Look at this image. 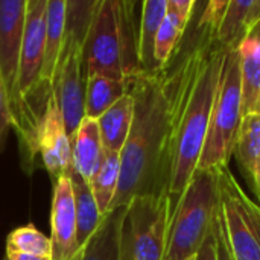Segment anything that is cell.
Here are the masks:
<instances>
[{
	"label": "cell",
	"mask_w": 260,
	"mask_h": 260,
	"mask_svg": "<svg viewBox=\"0 0 260 260\" xmlns=\"http://www.w3.org/2000/svg\"><path fill=\"white\" fill-rule=\"evenodd\" d=\"M219 209L216 171H197L171 212L163 260L193 257L206 241Z\"/></svg>",
	"instance_id": "4"
},
{
	"label": "cell",
	"mask_w": 260,
	"mask_h": 260,
	"mask_svg": "<svg viewBox=\"0 0 260 260\" xmlns=\"http://www.w3.org/2000/svg\"><path fill=\"white\" fill-rule=\"evenodd\" d=\"M233 155L260 207V113L242 117Z\"/></svg>",
	"instance_id": "13"
},
{
	"label": "cell",
	"mask_w": 260,
	"mask_h": 260,
	"mask_svg": "<svg viewBox=\"0 0 260 260\" xmlns=\"http://www.w3.org/2000/svg\"><path fill=\"white\" fill-rule=\"evenodd\" d=\"M6 253L52 257L50 238H47L32 224L17 227L6 238Z\"/></svg>",
	"instance_id": "23"
},
{
	"label": "cell",
	"mask_w": 260,
	"mask_h": 260,
	"mask_svg": "<svg viewBox=\"0 0 260 260\" xmlns=\"http://www.w3.org/2000/svg\"><path fill=\"white\" fill-rule=\"evenodd\" d=\"M26 11L27 0H0V75L8 91L9 107L15 93Z\"/></svg>",
	"instance_id": "10"
},
{
	"label": "cell",
	"mask_w": 260,
	"mask_h": 260,
	"mask_svg": "<svg viewBox=\"0 0 260 260\" xmlns=\"http://www.w3.org/2000/svg\"><path fill=\"white\" fill-rule=\"evenodd\" d=\"M32 155L35 166V158L37 155L40 157V165L47 171L53 183L59 177L70 174L73 169L72 142L66 131L64 119L53 93L49 96L44 113L37 125L32 143Z\"/></svg>",
	"instance_id": "8"
},
{
	"label": "cell",
	"mask_w": 260,
	"mask_h": 260,
	"mask_svg": "<svg viewBox=\"0 0 260 260\" xmlns=\"http://www.w3.org/2000/svg\"><path fill=\"white\" fill-rule=\"evenodd\" d=\"M230 0H210L206 3V8L198 20V26L201 29L210 30L218 35L219 26L222 23V18L225 15L227 6Z\"/></svg>",
	"instance_id": "24"
},
{
	"label": "cell",
	"mask_w": 260,
	"mask_h": 260,
	"mask_svg": "<svg viewBox=\"0 0 260 260\" xmlns=\"http://www.w3.org/2000/svg\"><path fill=\"white\" fill-rule=\"evenodd\" d=\"M227 47L216 34L197 27L184 50L168 64L172 76V134L169 146L168 197L171 212L193 178L207 139Z\"/></svg>",
	"instance_id": "1"
},
{
	"label": "cell",
	"mask_w": 260,
	"mask_h": 260,
	"mask_svg": "<svg viewBox=\"0 0 260 260\" xmlns=\"http://www.w3.org/2000/svg\"><path fill=\"white\" fill-rule=\"evenodd\" d=\"M105 149L102 145L98 120L84 117L75 137L72 139L73 169L87 181L99 171Z\"/></svg>",
	"instance_id": "16"
},
{
	"label": "cell",
	"mask_w": 260,
	"mask_h": 260,
	"mask_svg": "<svg viewBox=\"0 0 260 260\" xmlns=\"http://www.w3.org/2000/svg\"><path fill=\"white\" fill-rule=\"evenodd\" d=\"M213 235H215V241H216V259L218 260H236L229 241H227V235H225V227H224V219H222V212L221 207L218 209L215 219H213Z\"/></svg>",
	"instance_id": "26"
},
{
	"label": "cell",
	"mask_w": 260,
	"mask_h": 260,
	"mask_svg": "<svg viewBox=\"0 0 260 260\" xmlns=\"http://www.w3.org/2000/svg\"><path fill=\"white\" fill-rule=\"evenodd\" d=\"M168 12V0H145L142 2L140 24H139V61L142 73L152 75L158 69L154 58V47L158 29Z\"/></svg>",
	"instance_id": "18"
},
{
	"label": "cell",
	"mask_w": 260,
	"mask_h": 260,
	"mask_svg": "<svg viewBox=\"0 0 260 260\" xmlns=\"http://www.w3.org/2000/svg\"><path fill=\"white\" fill-rule=\"evenodd\" d=\"M64 30H66V0H47L44 59H43V70H41V88L47 96L52 93L53 78L64 44Z\"/></svg>",
	"instance_id": "14"
},
{
	"label": "cell",
	"mask_w": 260,
	"mask_h": 260,
	"mask_svg": "<svg viewBox=\"0 0 260 260\" xmlns=\"http://www.w3.org/2000/svg\"><path fill=\"white\" fill-rule=\"evenodd\" d=\"M126 206L110 210L73 260H120V238Z\"/></svg>",
	"instance_id": "15"
},
{
	"label": "cell",
	"mask_w": 260,
	"mask_h": 260,
	"mask_svg": "<svg viewBox=\"0 0 260 260\" xmlns=\"http://www.w3.org/2000/svg\"><path fill=\"white\" fill-rule=\"evenodd\" d=\"M129 81L105 75H90L85 82V117L98 120L110 107L128 93Z\"/></svg>",
	"instance_id": "20"
},
{
	"label": "cell",
	"mask_w": 260,
	"mask_h": 260,
	"mask_svg": "<svg viewBox=\"0 0 260 260\" xmlns=\"http://www.w3.org/2000/svg\"><path fill=\"white\" fill-rule=\"evenodd\" d=\"M197 6L195 0H168V12L158 29L154 47L158 69H165L178 52Z\"/></svg>",
	"instance_id": "12"
},
{
	"label": "cell",
	"mask_w": 260,
	"mask_h": 260,
	"mask_svg": "<svg viewBox=\"0 0 260 260\" xmlns=\"http://www.w3.org/2000/svg\"><path fill=\"white\" fill-rule=\"evenodd\" d=\"M128 93L134 99V119L120 152L119 187L110 210L128 206L139 197L168 193L172 134L169 67L131 79Z\"/></svg>",
	"instance_id": "2"
},
{
	"label": "cell",
	"mask_w": 260,
	"mask_h": 260,
	"mask_svg": "<svg viewBox=\"0 0 260 260\" xmlns=\"http://www.w3.org/2000/svg\"><path fill=\"white\" fill-rule=\"evenodd\" d=\"M72 190L76 209V224H78V247L81 248L88 242L93 233L98 230L104 221V215L99 212L96 200L91 193L90 184L84 180L75 169L70 171Z\"/></svg>",
	"instance_id": "19"
},
{
	"label": "cell",
	"mask_w": 260,
	"mask_h": 260,
	"mask_svg": "<svg viewBox=\"0 0 260 260\" xmlns=\"http://www.w3.org/2000/svg\"><path fill=\"white\" fill-rule=\"evenodd\" d=\"M11 128H12V113L9 107V98L0 75V152L5 149L6 139L9 136Z\"/></svg>",
	"instance_id": "25"
},
{
	"label": "cell",
	"mask_w": 260,
	"mask_h": 260,
	"mask_svg": "<svg viewBox=\"0 0 260 260\" xmlns=\"http://www.w3.org/2000/svg\"><path fill=\"white\" fill-rule=\"evenodd\" d=\"M119 175H120V154L105 151L104 161L99 171L88 181L91 193L99 207V212L104 216L110 212L114 197L117 193Z\"/></svg>",
	"instance_id": "22"
},
{
	"label": "cell",
	"mask_w": 260,
	"mask_h": 260,
	"mask_svg": "<svg viewBox=\"0 0 260 260\" xmlns=\"http://www.w3.org/2000/svg\"><path fill=\"white\" fill-rule=\"evenodd\" d=\"M52 260H73L78 253V224L70 174L53 183L50 212Z\"/></svg>",
	"instance_id": "9"
},
{
	"label": "cell",
	"mask_w": 260,
	"mask_h": 260,
	"mask_svg": "<svg viewBox=\"0 0 260 260\" xmlns=\"http://www.w3.org/2000/svg\"><path fill=\"white\" fill-rule=\"evenodd\" d=\"M260 20V0H230L216 41L222 46L236 47L247 29Z\"/></svg>",
	"instance_id": "21"
},
{
	"label": "cell",
	"mask_w": 260,
	"mask_h": 260,
	"mask_svg": "<svg viewBox=\"0 0 260 260\" xmlns=\"http://www.w3.org/2000/svg\"><path fill=\"white\" fill-rule=\"evenodd\" d=\"M5 260H52L46 256H34V254H18V253H6Z\"/></svg>",
	"instance_id": "28"
},
{
	"label": "cell",
	"mask_w": 260,
	"mask_h": 260,
	"mask_svg": "<svg viewBox=\"0 0 260 260\" xmlns=\"http://www.w3.org/2000/svg\"><path fill=\"white\" fill-rule=\"evenodd\" d=\"M171 221L168 193L134 198L126 206L120 260H163Z\"/></svg>",
	"instance_id": "6"
},
{
	"label": "cell",
	"mask_w": 260,
	"mask_h": 260,
	"mask_svg": "<svg viewBox=\"0 0 260 260\" xmlns=\"http://www.w3.org/2000/svg\"><path fill=\"white\" fill-rule=\"evenodd\" d=\"M187 260H197V254H195L193 257H190V259H187Z\"/></svg>",
	"instance_id": "29"
},
{
	"label": "cell",
	"mask_w": 260,
	"mask_h": 260,
	"mask_svg": "<svg viewBox=\"0 0 260 260\" xmlns=\"http://www.w3.org/2000/svg\"><path fill=\"white\" fill-rule=\"evenodd\" d=\"M242 75V117L260 113V20L253 23L236 46Z\"/></svg>",
	"instance_id": "11"
},
{
	"label": "cell",
	"mask_w": 260,
	"mask_h": 260,
	"mask_svg": "<svg viewBox=\"0 0 260 260\" xmlns=\"http://www.w3.org/2000/svg\"><path fill=\"white\" fill-rule=\"evenodd\" d=\"M219 207L236 260H260V207L236 183L229 166L218 169Z\"/></svg>",
	"instance_id": "7"
},
{
	"label": "cell",
	"mask_w": 260,
	"mask_h": 260,
	"mask_svg": "<svg viewBox=\"0 0 260 260\" xmlns=\"http://www.w3.org/2000/svg\"><path fill=\"white\" fill-rule=\"evenodd\" d=\"M134 119V99L129 93L122 96L99 119V133L104 149L108 152H122Z\"/></svg>",
	"instance_id": "17"
},
{
	"label": "cell",
	"mask_w": 260,
	"mask_h": 260,
	"mask_svg": "<svg viewBox=\"0 0 260 260\" xmlns=\"http://www.w3.org/2000/svg\"><path fill=\"white\" fill-rule=\"evenodd\" d=\"M140 5L129 0H96L82 46L85 79L90 75H105L131 81L142 75L139 61Z\"/></svg>",
	"instance_id": "3"
},
{
	"label": "cell",
	"mask_w": 260,
	"mask_h": 260,
	"mask_svg": "<svg viewBox=\"0 0 260 260\" xmlns=\"http://www.w3.org/2000/svg\"><path fill=\"white\" fill-rule=\"evenodd\" d=\"M197 260H218L216 259V241H215V235H213V224H212V229H210L206 241L203 242L201 248L197 253Z\"/></svg>",
	"instance_id": "27"
},
{
	"label": "cell",
	"mask_w": 260,
	"mask_h": 260,
	"mask_svg": "<svg viewBox=\"0 0 260 260\" xmlns=\"http://www.w3.org/2000/svg\"><path fill=\"white\" fill-rule=\"evenodd\" d=\"M242 122V75L236 47H229L212 111L207 139L197 171H218L229 166Z\"/></svg>",
	"instance_id": "5"
}]
</instances>
